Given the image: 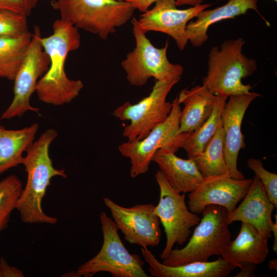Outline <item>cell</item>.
<instances>
[{
	"label": "cell",
	"instance_id": "cell-20",
	"mask_svg": "<svg viewBox=\"0 0 277 277\" xmlns=\"http://www.w3.org/2000/svg\"><path fill=\"white\" fill-rule=\"evenodd\" d=\"M268 254V239L261 237L251 225L242 222L237 236L230 241L220 255L238 267L243 263L260 264L266 260Z\"/></svg>",
	"mask_w": 277,
	"mask_h": 277
},
{
	"label": "cell",
	"instance_id": "cell-4",
	"mask_svg": "<svg viewBox=\"0 0 277 277\" xmlns=\"http://www.w3.org/2000/svg\"><path fill=\"white\" fill-rule=\"evenodd\" d=\"M60 18L106 39L131 18L135 9L125 1L52 0Z\"/></svg>",
	"mask_w": 277,
	"mask_h": 277
},
{
	"label": "cell",
	"instance_id": "cell-2",
	"mask_svg": "<svg viewBox=\"0 0 277 277\" xmlns=\"http://www.w3.org/2000/svg\"><path fill=\"white\" fill-rule=\"evenodd\" d=\"M57 136L56 130L48 129L26 151L22 164L27 173V182L15 207L24 223L53 225L57 222L56 218L46 214L42 208L51 179L56 176L67 177L64 169L53 167L49 155L50 146Z\"/></svg>",
	"mask_w": 277,
	"mask_h": 277
},
{
	"label": "cell",
	"instance_id": "cell-11",
	"mask_svg": "<svg viewBox=\"0 0 277 277\" xmlns=\"http://www.w3.org/2000/svg\"><path fill=\"white\" fill-rule=\"evenodd\" d=\"M42 37L39 27L35 26L24 61L13 81V100L2 113V120L21 117L29 111L36 113L39 111L38 108L31 106L30 100L36 90L39 79L50 66V58L41 44Z\"/></svg>",
	"mask_w": 277,
	"mask_h": 277
},
{
	"label": "cell",
	"instance_id": "cell-1",
	"mask_svg": "<svg viewBox=\"0 0 277 277\" xmlns=\"http://www.w3.org/2000/svg\"><path fill=\"white\" fill-rule=\"evenodd\" d=\"M52 30V34L41 38L50 63L47 71L39 79L35 92L42 102L62 106L75 99L84 87L81 80L69 79L65 70L68 54L80 46L81 35L78 28L61 18L53 22Z\"/></svg>",
	"mask_w": 277,
	"mask_h": 277
},
{
	"label": "cell",
	"instance_id": "cell-21",
	"mask_svg": "<svg viewBox=\"0 0 277 277\" xmlns=\"http://www.w3.org/2000/svg\"><path fill=\"white\" fill-rule=\"evenodd\" d=\"M177 96L180 104L184 105L180 117L181 133L191 132L199 127L210 115L217 98L203 85L184 89Z\"/></svg>",
	"mask_w": 277,
	"mask_h": 277
},
{
	"label": "cell",
	"instance_id": "cell-10",
	"mask_svg": "<svg viewBox=\"0 0 277 277\" xmlns=\"http://www.w3.org/2000/svg\"><path fill=\"white\" fill-rule=\"evenodd\" d=\"M155 178L160 188V200L155 206L154 212L162 224L166 236L165 246L160 256L165 259L175 244L183 245L201 218L188 209L185 193L175 190L162 172L159 170Z\"/></svg>",
	"mask_w": 277,
	"mask_h": 277
},
{
	"label": "cell",
	"instance_id": "cell-25",
	"mask_svg": "<svg viewBox=\"0 0 277 277\" xmlns=\"http://www.w3.org/2000/svg\"><path fill=\"white\" fill-rule=\"evenodd\" d=\"M193 159L204 178L228 174L224 155L222 124L203 151Z\"/></svg>",
	"mask_w": 277,
	"mask_h": 277
},
{
	"label": "cell",
	"instance_id": "cell-13",
	"mask_svg": "<svg viewBox=\"0 0 277 277\" xmlns=\"http://www.w3.org/2000/svg\"><path fill=\"white\" fill-rule=\"evenodd\" d=\"M154 7L143 12L138 19L140 28L149 31L162 32L174 40L178 48L183 50L188 42L186 26L191 19L211 4H202L185 9L177 8L176 0H157Z\"/></svg>",
	"mask_w": 277,
	"mask_h": 277
},
{
	"label": "cell",
	"instance_id": "cell-29",
	"mask_svg": "<svg viewBox=\"0 0 277 277\" xmlns=\"http://www.w3.org/2000/svg\"><path fill=\"white\" fill-rule=\"evenodd\" d=\"M39 0H0V9L29 16Z\"/></svg>",
	"mask_w": 277,
	"mask_h": 277
},
{
	"label": "cell",
	"instance_id": "cell-37",
	"mask_svg": "<svg viewBox=\"0 0 277 277\" xmlns=\"http://www.w3.org/2000/svg\"><path fill=\"white\" fill-rule=\"evenodd\" d=\"M118 1H124V0H118Z\"/></svg>",
	"mask_w": 277,
	"mask_h": 277
},
{
	"label": "cell",
	"instance_id": "cell-18",
	"mask_svg": "<svg viewBox=\"0 0 277 277\" xmlns=\"http://www.w3.org/2000/svg\"><path fill=\"white\" fill-rule=\"evenodd\" d=\"M152 161L157 165L170 185L180 193L193 191L204 179L194 159H183L175 153L159 149Z\"/></svg>",
	"mask_w": 277,
	"mask_h": 277
},
{
	"label": "cell",
	"instance_id": "cell-26",
	"mask_svg": "<svg viewBox=\"0 0 277 277\" xmlns=\"http://www.w3.org/2000/svg\"><path fill=\"white\" fill-rule=\"evenodd\" d=\"M23 189L21 180L14 174L0 181V231L7 227Z\"/></svg>",
	"mask_w": 277,
	"mask_h": 277
},
{
	"label": "cell",
	"instance_id": "cell-30",
	"mask_svg": "<svg viewBox=\"0 0 277 277\" xmlns=\"http://www.w3.org/2000/svg\"><path fill=\"white\" fill-rule=\"evenodd\" d=\"M130 3L136 9L144 12L149 9V7L157 0H124ZM203 0H176L177 6L190 5L192 6L201 5Z\"/></svg>",
	"mask_w": 277,
	"mask_h": 277
},
{
	"label": "cell",
	"instance_id": "cell-27",
	"mask_svg": "<svg viewBox=\"0 0 277 277\" xmlns=\"http://www.w3.org/2000/svg\"><path fill=\"white\" fill-rule=\"evenodd\" d=\"M29 32L27 16L0 9V37H18Z\"/></svg>",
	"mask_w": 277,
	"mask_h": 277
},
{
	"label": "cell",
	"instance_id": "cell-17",
	"mask_svg": "<svg viewBox=\"0 0 277 277\" xmlns=\"http://www.w3.org/2000/svg\"><path fill=\"white\" fill-rule=\"evenodd\" d=\"M141 253L149 265L148 270L154 277H225L236 267L219 257L211 262H193L176 266L160 262L147 247Z\"/></svg>",
	"mask_w": 277,
	"mask_h": 277
},
{
	"label": "cell",
	"instance_id": "cell-5",
	"mask_svg": "<svg viewBox=\"0 0 277 277\" xmlns=\"http://www.w3.org/2000/svg\"><path fill=\"white\" fill-rule=\"evenodd\" d=\"M228 213L226 208L221 206H206L186 245L181 249H172L162 263L176 266L193 262H207L212 255L220 256L231 241Z\"/></svg>",
	"mask_w": 277,
	"mask_h": 277
},
{
	"label": "cell",
	"instance_id": "cell-8",
	"mask_svg": "<svg viewBox=\"0 0 277 277\" xmlns=\"http://www.w3.org/2000/svg\"><path fill=\"white\" fill-rule=\"evenodd\" d=\"M171 110L166 118L144 138L122 143L118 147L121 154L129 159L130 174L136 177L149 170L154 153L159 149L176 153L182 148L188 132L180 131L181 107L177 96L172 101Z\"/></svg>",
	"mask_w": 277,
	"mask_h": 277
},
{
	"label": "cell",
	"instance_id": "cell-32",
	"mask_svg": "<svg viewBox=\"0 0 277 277\" xmlns=\"http://www.w3.org/2000/svg\"><path fill=\"white\" fill-rule=\"evenodd\" d=\"M256 264L250 263L240 264L238 267L241 271L235 276L236 277H252L254 276V271L256 268Z\"/></svg>",
	"mask_w": 277,
	"mask_h": 277
},
{
	"label": "cell",
	"instance_id": "cell-31",
	"mask_svg": "<svg viewBox=\"0 0 277 277\" xmlns=\"http://www.w3.org/2000/svg\"><path fill=\"white\" fill-rule=\"evenodd\" d=\"M0 270L1 277L24 276V274L21 270L14 267L10 266L3 258L0 259Z\"/></svg>",
	"mask_w": 277,
	"mask_h": 277
},
{
	"label": "cell",
	"instance_id": "cell-7",
	"mask_svg": "<svg viewBox=\"0 0 277 277\" xmlns=\"http://www.w3.org/2000/svg\"><path fill=\"white\" fill-rule=\"evenodd\" d=\"M131 23L135 46L121 63L128 82L133 86H142L151 77L155 81L181 78L183 67L168 60V43L163 48H156L140 28L137 19L133 18Z\"/></svg>",
	"mask_w": 277,
	"mask_h": 277
},
{
	"label": "cell",
	"instance_id": "cell-19",
	"mask_svg": "<svg viewBox=\"0 0 277 277\" xmlns=\"http://www.w3.org/2000/svg\"><path fill=\"white\" fill-rule=\"evenodd\" d=\"M258 0H228L223 6L212 10H203L196 15V19L190 21L186 26L188 41L195 47H200L208 38L207 31L216 23L245 14L250 9L258 12Z\"/></svg>",
	"mask_w": 277,
	"mask_h": 277
},
{
	"label": "cell",
	"instance_id": "cell-15",
	"mask_svg": "<svg viewBox=\"0 0 277 277\" xmlns=\"http://www.w3.org/2000/svg\"><path fill=\"white\" fill-rule=\"evenodd\" d=\"M260 95L258 93L249 92L230 96L222 112L225 159L228 175L235 179H245L244 175L238 168L239 152L246 147L241 126L249 106Z\"/></svg>",
	"mask_w": 277,
	"mask_h": 277
},
{
	"label": "cell",
	"instance_id": "cell-23",
	"mask_svg": "<svg viewBox=\"0 0 277 277\" xmlns=\"http://www.w3.org/2000/svg\"><path fill=\"white\" fill-rule=\"evenodd\" d=\"M217 95L216 101L209 117L195 130L188 132L182 147L187 152L188 159L199 155L221 125V114L227 96Z\"/></svg>",
	"mask_w": 277,
	"mask_h": 277
},
{
	"label": "cell",
	"instance_id": "cell-3",
	"mask_svg": "<svg viewBox=\"0 0 277 277\" xmlns=\"http://www.w3.org/2000/svg\"><path fill=\"white\" fill-rule=\"evenodd\" d=\"M245 43L242 37L227 39L219 47H213L208 54L207 75L202 85L215 95L228 97L249 93L252 87L242 80L257 69L255 59L243 53Z\"/></svg>",
	"mask_w": 277,
	"mask_h": 277
},
{
	"label": "cell",
	"instance_id": "cell-6",
	"mask_svg": "<svg viewBox=\"0 0 277 277\" xmlns=\"http://www.w3.org/2000/svg\"><path fill=\"white\" fill-rule=\"evenodd\" d=\"M103 243L100 251L77 269L78 276L91 277L100 272L113 277H148L143 269L144 262L136 254L125 247L113 220L104 211L100 215Z\"/></svg>",
	"mask_w": 277,
	"mask_h": 277
},
{
	"label": "cell",
	"instance_id": "cell-9",
	"mask_svg": "<svg viewBox=\"0 0 277 277\" xmlns=\"http://www.w3.org/2000/svg\"><path fill=\"white\" fill-rule=\"evenodd\" d=\"M180 79L155 81L148 96L134 104L126 102L114 110L112 114L116 118L130 122L123 132L128 141L144 138L166 120L172 107V103L167 101V96Z\"/></svg>",
	"mask_w": 277,
	"mask_h": 277
},
{
	"label": "cell",
	"instance_id": "cell-33",
	"mask_svg": "<svg viewBox=\"0 0 277 277\" xmlns=\"http://www.w3.org/2000/svg\"><path fill=\"white\" fill-rule=\"evenodd\" d=\"M275 217V222H273L271 228V231L274 236V241L273 244V250L276 254L277 253V216L276 214L274 215Z\"/></svg>",
	"mask_w": 277,
	"mask_h": 277
},
{
	"label": "cell",
	"instance_id": "cell-35",
	"mask_svg": "<svg viewBox=\"0 0 277 277\" xmlns=\"http://www.w3.org/2000/svg\"><path fill=\"white\" fill-rule=\"evenodd\" d=\"M0 277H1V270H0Z\"/></svg>",
	"mask_w": 277,
	"mask_h": 277
},
{
	"label": "cell",
	"instance_id": "cell-22",
	"mask_svg": "<svg viewBox=\"0 0 277 277\" xmlns=\"http://www.w3.org/2000/svg\"><path fill=\"white\" fill-rule=\"evenodd\" d=\"M37 123L18 130L0 125V175L22 164L23 153L33 143L39 128Z\"/></svg>",
	"mask_w": 277,
	"mask_h": 277
},
{
	"label": "cell",
	"instance_id": "cell-34",
	"mask_svg": "<svg viewBox=\"0 0 277 277\" xmlns=\"http://www.w3.org/2000/svg\"><path fill=\"white\" fill-rule=\"evenodd\" d=\"M268 267L270 270H277V260L274 259L270 260L268 263Z\"/></svg>",
	"mask_w": 277,
	"mask_h": 277
},
{
	"label": "cell",
	"instance_id": "cell-12",
	"mask_svg": "<svg viewBox=\"0 0 277 277\" xmlns=\"http://www.w3.org/2000/svg\"><path fill=\"white\" fill-rule=\"evenodd\" d=\"M111 212L112 220L124 239L131 244L141 247H154L160 243V221L150 203L130 207L120 206L108 197L103 198Z\"/></svg>",
	"mask_w": 277,
	"mask_h": 277
},
{
	"label": "cell",
	"instance_id": "cell-28",
	"mask_svg": "<svg viewBox=\"0 0 277 277\" xmlns=\"http://www.w3.org/2000/svg\"><path fill=\"white\" fill-rule=\"evenodd\" d=\"M247 166L255 173L264 187L270 201L277 206V175L271 172L263 166L260 159H249Z\"/></svg>",
	"mask_w": 277,
	"mask_h": 277
},
{
	"label": "cell",
	"instance_id": "cell-36",
	"mask_svg": "<svg viewBox=\"0 0 277 277\" xmlns=\"http://www.w3.org/2000/svg\"><path fill=\"white\" fill-rule=\"evenodd\" d=\"M273 1H275V2H277V0H273Z\"/></svg>",
	"mask_w": 277,
	"mask_h": 277
},
{
	"label": "cell",
	"instance_id": "cell-14",
	"mask_svg": "<svg viewBox=\"0 0 277 277\" xmlns=\"http://www.w3.org/2000/svg\"><path fill=\"white\" fill-rule=\"evenodd\" d=\"M251 179L237 180L228 174L204 177L197 188L189 193L188 207L197 214L209 205H219L233 211L246 194Z\"/></svg>",
	"mask_w": 277,
	"mask_h": 277
},
{
	"label": "cell",
	"instance_id": "cell-24",
	"mask_svg": "<svg viewBox=\"0 0 277 277\" xmlns=\"http://www.w3.org/2000/svg\"><path fill=\"white\" fill-rule=\"evenodd\" d=\"M30 32L18 37H0V78L14 81L31 41Z\"/></svg>",
	"mask_w": 277,
	"mask_h": 277
},
{
	"label": "cell",
	"instance_id": "cell-16",
	"mask_svg": "<svg viewBox=\"0 0 277 277\" xmlns=\"http://www.w3.org/2000/svg\"><path fill=\"white\" fill-rule=\"evenodd\" d=\"M276 206L269 200L260 180L255 175L239 206L228 213V221H240L251 225L259 235L267 239L271 236L273 223L272 213Z\"/></svg>",
	"mask_w": 277,
	"mask_h": 277
}]
</instances>
